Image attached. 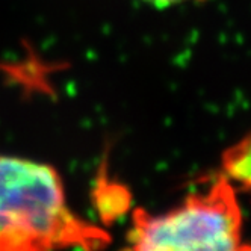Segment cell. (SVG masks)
<instances>
[{"label":"cell","mask_w":251,"mask_h":251,"mask_svg":"<svg viewBox=\"0 0 251 251\" xmlns=\"http://www.w3.org/2000/svg\"><path fill=\"white\" fill-rule=\"evenodd\" d=\"M109 242L70 206L50 165L0 154V251H100Z\"/></svg>","instance_id":"cell-1"},{"label":"cell","mask_w":251,"mask_h":251,"mask_svg":"<svg viewBox=\"0 0 251 251\" xmlns=\"http://www.w3.org/2000/svg\"><path fill=\"white\" fill-rule=\"evenodd\" d=\"M120 251H251L235 185L221 174L171 210H136Z\"/></svg>","instance_id":"cell-2"},{"label":"cell","mask_w":251,"mask_h":251,"mask_svg":"<svg viewBox=\"0 0 251 251\" xmlns=\"http://www.w3.org/2000/svg\"><path fill=\"white\" fill-rule=\"evenodd\" d=\"M223 174L233 185L251 191V132L223 153Z\"/></svg>","instance_id":"cell-3"},{"label":"cell","mask_w":251,"mask_h":251,"mask_svg":"<svg viewBox=\"0 0 251 251\" xmlns=\"http://www.w3.org/2000/svg\"><path fill=\"white\" fill-rule=\"evenodd\" d=\"M142 2L150 5V6L159 8V9H167V8L176 6V5H182V3L191 2V0H142Z\"/></svg>","instance_id":"cell-4"}]
</instances>
